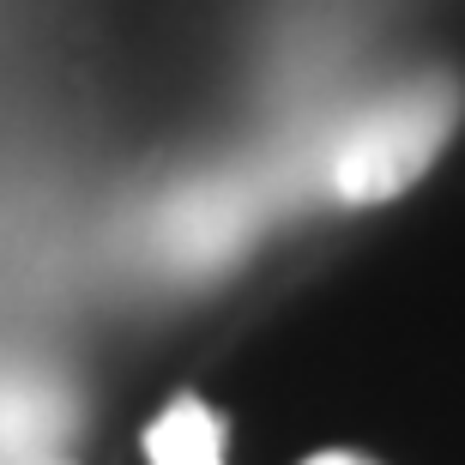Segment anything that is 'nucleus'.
<instances>
[{
	"mask_svg": "<svg viewBox=\"0 0 465 465\" xmlns=\"http://www.w3.org/2000/svg\"><path fill=\"white\" fill-rule=\"evenodd\" d=\"M460 109L465 91L453 73H417L411 85H399L393 97L362 109L345 127V139L332 145V193L351 206H375V200L405 193L435 163Z\"/></svg>",
	"mask_w": 465,
	"mask_h": 465,
	"instance_id": "obj_1",
	"label": "nucleus"
},
{
	"mask_svg": "<svg viewBox=\"0 0 465 465\" xmlns=\"http://www.w3.org/2000/svg\"><path fill=\"white\" fill-rule=\"evenodd\" d=\"M145 460L152 465H224V417L206 399H170L145 430Z\"/></svg>",
	"mask_w": 465,
	"mask_h": 465,
	"instance_id": "obj_2",
	"label": "nucleus"
},
{
	"mask_svg": "<svg viewBox=\"0 0 465 465\" xmlns=\"http://www.w3.org/2000/svg\"><path fill=\"white\" fill-rule=\"evenodd\" d=\"M61 430V393L36 381H0V465L36 453Z\"/></svg>",
	"mask_w": 465,
	"mask_h": 465,
	"instance_id": "obj_3",
	"label": "nucleus"
},
{
	"mask_svg": "<svg viewBox=\"0 0 465 465\" xmlns=\"http://www.w3.org/2000/svg\"><path fill=\"white\" fill-rule=\"evenodd\" d=\"M309 465H375V460H362V453H314Z\"/></svg>",
	"mask_w": 465,
	"mask_h": 465,
	"instance_id": "obj_4",
	"label": "nucleus"
}]
</instances>
